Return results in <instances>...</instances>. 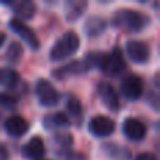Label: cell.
Masks as SVG:
<instances>
[{"label": "cell", "instance_id": "1", "mask_svg": "<svg viewBox=\"0 0 160 160\" xmlns=\"http://www.w3.org/2000/svg\"><path fill=\"white\" fill-rule=\"evenodd\" d=\"M114 25L128 31H141L150 22L149 17L141 11L127 8V10H119L115 13L112 18Z\"/></svg>", "mask_w": 160, "mask_h": 160}, {"label": "cell", "instance_id": "2", "mask_svg": "<svg viewBox=\"0 0 160 160\" xmlns=\"http://www.w3.org/2000/svg\"><path fill=\"white\" fill-rule=\"evenodd\" d=\"M80 47V38L75 31H69V32L63 34L61 39L55 42V45L52 47L49 52L51 61L58 62L62 59L68 58V56L73 55Z\"/></svg>", "mask_w": 160, "mask_h": 160}, {"label": "cell", "instance_id": "3", "mask_svg": "<svg viewBox=\"0 0 160 160\" xmlns=\"http://www.w3.org/2000/svg\"><path fill=\"white\" fill-rule=\"evenodd\" d=\"M98 68L101 69L102 73H105L107 76H111V78L121 75L125 70V59L121 49L115 48L110 53H102Z\"/></svg>", "mask_w": 160, "mask_h": 160}, {"label": "cell", "instance_id": "4", "mask_svg": "<svg viewBox=\"0 0 160 160\" xmlns=\"http://www.w3.org/2000/svg\"><path fill=\"white\" fill-rule=\"evenodd\" d=\"M35 94L39 104L44 107H53L59 102V93L51 82L45 79H39L35 84Z\"/></svg>", "mask_w": 160, "mask_h": 160}, {"label": "cell", "instance_id": "5", "mask_svg": "<svg viewBox=\"0 0 160 160\" xmlns=\"http://www.w3.org/2000/svg\"><path fill=\"white\" fill-rule=\"evenodd\" d=\"M10 28L31 48V49H38L39 48V39L37 37V34L28 27L25 22H22L18 18H11L8 22Z\"/></svg>", "mask_w": 160, "mask_h": 160}, {"label": "cell", "instance_id": "6", "mask_svg": "<svg viewBox=\"0 0 160 160\" xmlns=\"http://www.w3.org/2000/svg\"><path fill=\"white\" fill-rule=\"evenodd\" d=\"M114 129H115V122L105 115L94 117L90 119V124H88V131L98 138L110 136L114 132Z\"/></svg>", "mask_w": 160, "mask_h": 160}, {"label": "cell", "instance_id": "7", "mask_svg": "<svg viewBox=\"0 0 160 160\" xmlns=\"http://www.w3.org/2000/svg\"><path fill=\"white\" fill-rule=\"evenodd\" d=\"M122 94L131 101H135L143 93V82L136 75H128L121 83Z\"/></svg>", "mask_w": 160, "mask_h": 160}, {"label": "cell", "instance_id": "8", "mask_svg": "<svg viewBox=\"0 0 160 160\" xmlns=\"http://www.w3.org/2000/svg\"><path fill=\"white\" fill-rule=\"evenodd\" d=\"M98 96L101 98L102 104L111 111H115L119 108V98H118V94H117L115 88L110 84V83H100L98 84Z\"/></svg>", "mask_w": 160, "mask_h": 160}, {"label": "cell", "instance_id": "9", "mask_svg": "<svg viewBox=\"0 0 160 160\" xmlns=\"http://www.w3.org/2000/svg\"><path fill=\"white\" fill-rule=\"evenodd\" d=\"M124 135L131 141H142L146 136V127L136 118H127L122 125Z\"/></svg>", "mask_w": 160, "mask_h": 160}, {"label": "cell", "instance_id": "10", "mask_svg": "<svg viewBox=\"0 0 160 160\" xmlns=\"http://www.w3.org/2000/svg\"><path fill=\"white\" fill-rule=\"evenodd\" d=\"M127 53L135 63H145L149 61L150 51L145 42L142 41H129L127 44Z\"/></svg>", "mask_w": 160, "mask_h": 160}, {"label": "cell", "instance_id": "11", "mask_svg": "<svg viewBox=\"0 0 160 160\" xmlns=\"http://www.w3.org/2000/svg\"><path fill=\"white\" fill-rule=\"evenodd\" d=\"M28 128H30L28 122L20 115L10 117V118H7L4 122L6 132L11 136H16V138H20V136L25 135V133L28 132Z\"/></svg>", "mask_w": 160, "mask_h": 160}, {"label": "cell", "instance_id": "12", "mask_svg": "<svg viewBox=\"0 0 160 160\" xmlns=\"http://www.w3.org/2000/svg\"><path fill=\"white\" fill-rule=\"evenodd\" d=\"M22 155L24 158L31 160H41V158L45 155V143L39 136L31 138L22 148Z\"/></svg>", "mask_w": 160, "mask_h": 160}, {"label": "cell", "instance_id": "13", "mask_svg": "<svg viewBox=\"0 0 160 160\" xmlns=\"http://www.w3.org/2000/svg\"><path fill=\"white\" fill-rule=\"evenodd\" d=\"M2 4L13 7L14 11L17 13V16L21 17L22 20L32 18L37 13L35 3L31 2V0H21V2H2Z\"/></svg>", "mask_w": 160, "mask_h": 160}, {"label": "cell", "instance_id": "14", "mask_svg": "<svg viewBox=\"0 0 160 160\" xmlns=\"http://www.w3.org/2000/svg\"><path fill=\"white\" fill-rule=\"evenodd\" d=\"M91 69V65L90 62H88V59L86 58L84 61H76V62H72V63H68L65 65L63 68H61V69H58L53 75L56 76V78H61V79H65L68 78V76H72V75H80V73L86 72V70Z\"/></svg>", "mask_w": 160, "mask_h": 160}, {"label": "cell", "instance_id": "15", "mask_svg": "<svg viewBox=\"0 0 160 160\" xmlns=\"http://www.w3.org/2000/svg\"><path fill=\"white\" fill-rule=\"evenodd\" d=\"M86 7H87V3L82 2V0H72V2H68L65 6V16H66L68 21H76L82 17V14L84 13Z\"/></svg>", "mask_w": 160, "mask_h": 160}, {"label": "cell", "instance_id": "16", "mask_svg": "<svg viewBox=\"0 0 160 160\" xmlns=\"http://www.w3.org/2000/svg\"><path fill=\"white\" fill-rule=\"evenodd\" d=\"M105 27H107V22L102 17L93 16L84 22V32L87 34V37H98L105 30Z\"/></svg>", "mask_w": 160, "mask_h": 160}, {"label": "cell", "instance_id": "17", "mask_svg": "<svg viewBox=\"0 0 160 160\" xmlns=\"http://www.w3.org/2000/svg\"><path fill=\"white\" fill-rule=\"evenodd\" d=\"M66 108H68V112H69L70 119H73L75 124H82L83 121V107L80 104V101L76 97H70L66 102ZM68 117V118H69ZM69 119V121H70Z\"/></svg>", "mask_w": 160, "mask_h": 160}, {"label": "cell", "instance_id": "18", "mask_svg": "<svg viewBox=\"0 0 160 160\" xmlns=\"http://www.w3.org/2000/svg\"><path fill=\"white\" fill-rule=\"evenodd\" d=\"M20 82V76L13 69H0V84L6 87H16Z\"/></svg>", "mask_w": 160, "mask_h": 160}, {"label": "cell", "instance_id": "19", "mask_svg": "<svg viewBox=\"0 0 160 160\" xmlns=\"http://www.w3.org/2000/svg\"><path fill=\"white\" fill-rule=\"evenodd\" d=\"M21 55H22V47L20 44H17V42H13L10 45V48H8L7 53H6V59L8 62H11V63H16L21 58Z\"/></svg>", "mask_w": 160, "mask_h": 160}, {"label": "cell", "instance_id": "20", "mask_svg": "<svg viewBox=\"0 0 160 160\" xmlns=\"http://www.w3.org/2000/svg\"><path fill=\"white\" fill-rule=\"evenodd\" d=\"M17 104V98L8 93H0V105L4 108H13Z\"/></svg>", "mask_w": 160, "mask_h": 160}, {"label": "cell", "instance_id": "21", "mask_svg": "<svg viewBox=\"0 0 160 160\" xmlns=\"http://www.w3.org/2000/svg\"><path fill=\"white\" fill-rule=\"evenodd\" d=\"M51 121H52V124L55 125V127H69V124H70L69 118H68V115L65 112L55 114V115L51 118Z\"/></svg>", "mask_w": 160, "mask_h": 160}, {"label": "cell", "instance_id": "22", "mask_svg": "<svg viewBox=\"0 0 160 160\" xmlns=\"http://www.w3.org/2000/svg\"><path fill=\"white\" fill-rule=\"evenodd\" d=\"M135 160H158L153 153H149V152H143V153H139L138 156H136Z\"/></svg>", "mask_w": 160, "mask_h": 160}, {"label": "cell", "instance_id": "23", "mask_svg": "<svg viewBox=\"0 0 160 160\" xmlns=\"http://www.w3.org/2000/svg\"><path fill=\"white\" fill-rule=\"evenodd\" d=\"M4 41H6V35L2 32V31H0V47H2V45L4 44Z\"/></svg>", "mask_w": 160, "mask_h": 160}]
</instances>
